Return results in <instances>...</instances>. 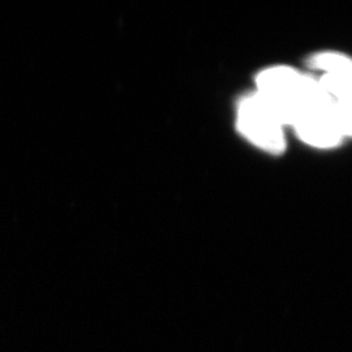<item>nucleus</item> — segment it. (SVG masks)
<instances>
[{
  "label": "nucleus",
  "mask_w": 352,
  "mask_h": 352,
  "mask_svg": "<svg viewBox=\"0 0 352 352\" xmlns=\"http://www.w3.org/2000/svg\"><path fill=\"white\" fill-rule=\"evenodd\" d=\"M308 65L321 76L352 75V58L337 51L316 52L308 60Z\"/></svg>",
  "instance_id": "4"
},
{
  "label": "nucleus",
  "mask_w": 352,
  "mask_h": 352,
  "mask_svg": "<svg viewBox=\"0 0 352 352\" xmlns=\"http://www.w3.org/2000/svg\"><path fill=\"white\" fill-rule=\"evenodd\" d=\"M316 81L315 76L302 74L294 67L273 65L257 76L254 93L274 110L285 126H291Z\"/></svg>",
  "instance_id": "1"
},
{
  "label": "nucleus",
  "mask_w": 352,
  "mask_h": 352,
  "mask_svg": "<svg viewBox=\"0 0 352 352\" xmlns=\"http://www.w3.org/2000/svg\"><path fill=\"white\" fill-rule=\"evenodd\" d=\"M291 128L305 145L316 149H334L344 140L333 113V101L324 90L318 97L304 104Z\"/></svg>",
  "instance_id": "3"
},
{
  "label": "nucleus",
  "mask_w": 352,
  "mask_h": 352,
  "mask_svg": "<svg viewBox=\"0 0 352 352\" xmlns=\"http://www.w3.org/2000/svg\"><path fill=\"white\" fill-rule=\"evenodd\" d=\"M236 126L240 135L260 151L277 155L286 149L287 126L257 93L240 101Z\"/></svg>",
  "instance_id": "2"
},
{
  "label": "nucleus",
  "mask_w": 352,
  "mask_h": 352,
  "mask_svg": "<svg viewBox=\"0 0 352 352\" xmlns=\"http://www.w3.org/2000/svg\"><path fill=\"white\" fill-rule=\"evenodd\" d=\"M333 113L342 136L352 138V100L333 102Z\"/></svg>",
  "instance_id": "5"
}]
</instances>
